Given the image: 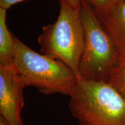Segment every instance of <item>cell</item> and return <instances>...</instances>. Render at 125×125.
I'll use <instances>...</instances> for the list:
<instances>
[{
    "label": "cell",
    "instance_id": "7a4b0ae2",
    "mask_svg": "<svg viewBox=\"0 0 125 125\" xmlns=\"http://www.w3.org/2000/svg\"><path fill=\"white\" fill-rule=\"evenodd\" d=\"M14 65L25 87L32 86L46 95L70 96L77 76L67 65L34 51L15 37Z\"/></svg>",
    "mask_w": 125,
    "mask_h": 125
},
{
    "label": "cell",
    "instance_id": "277c9868",
    "mask_svg": "<svg viewBox=\"0 0 125 125\" xmlns=\"http://www.w3.org/2000/svg\"><path fill=\"white\" fill-rule=\"evenodd\" d=\"M80 15L85 38L78 76L87 81L107 82L120 52L93 9L83 0Z\"/></svg>",
    "mask_w": 125,
    "mask_h": 125
},
{
    "label": "cell",
    "instance_id": "8fae6325",
    "mask_svg": "<svg viewBox=\"0 0 125 125\" xmlns=\"http://www.w3.org/2000/svg\"><path fill=\"white\" fill-rule=\"evenodd\" d=\"M71 5L76 8H80L82 0H66Z\"/></svg>",
    "mask_w": 125,
    "mask_h": 125
},
{
    "label": "cell",
    "instance_id": "7c38bea8",
    "mask_svg": "<svg viewBox=\"0 0 125 125\" xmlns=\"http://www.w3.org/2000/svg\"><path fill=\"white\" fill-rule=\"evenodd\" d=\"M0 125H7L5 122L4 121V120L1 117H0Z\"/></svg>",
    "mask_w": 125,
    "mask_h": 125
},
{
    "label": "cell",
    "instance_id": "9c48e42d",
    "mask_svg": "<svg viewBox=\"0 0 125 125\" xmlns=\"http://www.w3.org/2000/svg\"><path fill=\"white\" fill-rule=\"evenodd\" d=\"M90 6L96 15L104 13L116 5L121 0H83Z\"/></svg>",
    "mask_w": 125,
    "mask_h": 125
},
{
    "label": "cell",
    "instance_id": "3957f363",
    "mask_svg": "<svg viewBox=\"0 0 125 125\" xmlns=\"http://www.w3.org/2000/svg\"><path fill=\"white\" fill-rule=\"evenodd\" d=\"M57 20L45 26L38 38L41 53L61 62L78 76L79 65L84 47V31L80 8L60 0Z\"/></svg>",
    "mask_w": 125,
    "mask_h": 125
},
{
    "label": "cell",
    "instance_id": "8992f818",
    "mask_svg": "<svg viewBox=\"0 0 125 125\" xmlns=\"http://www.w3.org/2000/svg\"><path fill=\"white\" fill-rule=\"evenodd\" d=\"M96 16L120 53H125V0Z\"/></svg>",
    "mask_w": 125,
    "mask_h": 125
},
{
    "label": "cell",
    "instance_id": "ba28073f",
    "mask_svg": "<svg viewBox=\"0 0 125 125\" xmlns=\"http://www.w3.org/2000/svg\"><path fill=\"white\" fill-rule=\"evenodd\" d=\"M107 82L115 87L125 98V53H120Z\"/></svg>",
    "mask_w": 125,
    "mask_h": 125
},
{
    "label": "cell",
    "instance_id": "6da1fadb",
    "mask_svg": "<svg viewBox=\"0 0 125 125\" xmlns=\"http://www.w3.org/2000/svg\"><path fill=\"white\" fill-rule=\"evenodd\" d=\"M68 108L79 125H125V98L106 81L77 76Z\"/></svg>",
    "mask_w": 125,
    "mask_h": 125
},
{
    "label": "cell",
    "instance_id": "30bf717a",
    "mask_svg": "<svg viewBox=\"0 0 125 125\" xmlns=\"http://www.w3.org/2000/svg\"><path fill=\"white\" fill-rule=\"evenodd\" d=\"M24 1L25 0H0V8L8 10L13 5L18 4Z\"/></svg>",
    "mask_w": 125,
    "mask_h": 125
},
{
    "label": "cell",
    "instance_id": "52a82bcc",
    "mask_svg": "<svg viewBox=\"0 0 125 125\" xmlns=\"http://www.w3.org/2000/svg\"><path fill=\"white\" fill-rule=\"evenodd\" d=\"M7 10L0 8V65L14 64L15 36L12 35L7 24Z\"/></svg>",
    "mask_w": 125,
    "mask_h": 125
},
{
    "label": "cell",
    "instance_id": "5b68a950",
    "mask_svg": "<svg viewBox=\"0 0 125 125\" xmlns=\"http://www.w3.org/2000/svg\"><path fill=\"white\" fill-rule=\"evenodd\" d=\"M25 87L14 64L0 65V117L7 125H24L21 112Z\"/></svg>",
    "mask_w": 125,
    "mask_h": 125
}]
</instances>
